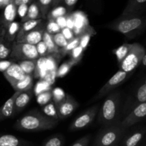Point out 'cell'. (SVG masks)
I'll return each mask as SVG.
<instances>
[{
  "mask_svg": "<svg viewBox=\"0 0 146 146\" xmlns=\"http://www.w3.org/2000/svg\"><path fill=\"white\" fill-rule=\"evenodd\" d=\"M58 123V120L51 118L37 110H33L18 119L14 123V128L18 131L34 133L52 129Z\"/></svg>",
  "mask_w": 146,
  "mask_h": 146,
  "instance_id": "obj_1",
  "label": "cell"
},
{
  "mask_svg": "<svg viewBox=\"0 0 146 146\" xmlns=\"http://www.w3.org/2000/svg\"><path fill=\"white\" fill-rule=\"evenodd\" d=\"M145 27L146 17L143 14L119 17L106 25V28L121 33L128 40H133L142 34Z\"/></svg>",
  "mask_w": 146,
  "mask_h": 146,
  "instance_id": "obj_2",
  "label": "cell"
},
{
  "mask_svg": "<svg viewBox=\"0 0 146 146\" xmlns=\"http://www.w3.org/2000/svg\"><path fill=\"white\" fill-rule=\"evenodd\" d=\"M121 97L119 91H114L108 94L98 110V123L99 124L104 127L118 124Z\"/></svg>",
  "mask_w": 146,
  "mask_h": 146,
  "instance_id": "obj_3",
  "label": "cell"
},
{
  "mask_svg": "<svg viewBox=\"0 0 146 146\" xmlns=\"http://www.w3.org/2000/svg\"><path fill=\"white\" fill-rule=\"evenodd\" d=\"M126 129L119 124L104 126L96 136L93 146H115L119 144Z\"/></svg>",
  "mask_w": 146,
  "mask_h": 146,
  "instance_id": "obj_4",
  "label": "cell"
},
{
  "mask_svg": "<svg viewBox=\"0 0 146 146\" xmlns=\"http://www.w3.org/2000/svg\"><path fill=\"white\" fill-rule=\"evenodd\" d=\"M145 54V49L142 44L133 43L127 55L118 64L119 70L125 72H133L141 64V60Z\"/></svg>",
  "mask_w": 146,
  "mask_h": 146,
  "instance_id": "obj_5",
  "label": "cell"
},
{
  "mask_svg": "<svg viewBox=\"0 0 146 146\" xmlns=\"http://www.w3.org/2000/svg\"><path fill=\"white\" fill-rule=\"evenodd\" d=\"M132 74V72H125L121 71V70H118V72H115V74L112 77L108 80V81L101 87L99 90V91L97 92V94L89 100L88 104L89 103L94 102L96 100H99V99L102 98L106 94H109L110 92H112V90H115V88L122 84Z\"/></svg>",
  "mask_w": 146,
  "mask_h": 146,
  "instance_id": "obj_6",
  "label": "cell"
},
{
  "mask_svg": "<svg viewBox=\"0 0 146 146\" xmlns=\"http://www.w3.org/2000/svg\"><path fill=\"white\" fill-rule=\"evenodd\" d=\"M11 59L19 61L26 60H38L39 58L36 45L14 42L9 57Z\"/></svg>",
  "mask_w": 146,
  "mask_h": 146,
  "instance_id": "obj_7",
  "label": "cell"
},
{
  "mask_svg": "<svg viewBox=\"0 0 146 146\" xmlns=\"http://www.w3.org/2000/svg\"><path fill=\"white\" fill-rule=\"evenodd\" d=\"M98 105H94L83 112L71 122L68 130L71 132L78 131L89 126L98 114Z\"/></svg>",
  "mask_w": 146,
  "mask_h": 146,
  "instance_id": "obj_8",
  "label": "cell"
},
{
  "mask_svg": "<svg viewBox=\"0 0 146 146\" xmlns=\"http://www.w3.org/2000/svg\"><path fill=\"white\" fill-rule=\"evenodd\" d=\"M78 102L70 94H66L65 97L55 104L58 119L64 120L66 117H69L76 110L78 107Z\"/></svg>",
  "mask_w": 146,
  "mask_h": 146,
  "instance_id": "obj_9",
  "label": "cell"
},
{
  "mask_svg": "<svg viewBox=\"0 0 146 146\" xmlns=\"http://www.w3.org/2000/svg\"><path fill=\"white\" fill-rule=\"evenodd\" d=\"M146 115V102H143L134 107L118 124L123 128L127 129L136 123L142 121Z\"/></svg>",
  "mask_w": 146,
  "mask_h": 146,
  "instance_id": "obj_10",
  "label": "cell"
},
{
  "mask_svg": "<svg viewBox=\"0 0 146 146\" xmlns=\"http://www.w3.org/2000/svg\"><path fill=\"white\" fill-rule=\"evenodd\" d=\"M45 31L46 24L43 21L42 23H41L39 25H38L36 27L33 29L32 30L27 32L24 35L20 37L19 38H17L15 40V42L36 45V44H37L39 42L42 40L43 34H44Z\"/></svg>",
  "mask_w": 146,
  "mask_h": 146,
  "instance_id": "obj_11",
  "label": "cell"
},
{
  "mask_svg": "<svg viewBox=\"0 0 146 146\" xmlns=\"http://www.w3.org/2000/svg\"><path fill=\"white\" fill-rule=\"evenodd\" d=\"M17 14V7L14 4V0H10L4 7V11L0 17V31L4 32L9 24L14 21Z\"/></svg>",
  "mask_w": 146,
  "mask_h": 146,
  "instance_id": "obj_12",
  "label": "cell"
},
{
  "mask_svg": "<svg viewBox=\"0 0 146 146\" xmlns=\"http://www.w3.org/2000/svg\"><path fill=\"white\" fill-rule=\"evenodd\" d=\"M145 127H142L133 130L127 135L123 136L121 140L120 146H138L143 140L145 135Z\"/></svg>",
  "mask_w": 146,
  "mask_h": 146,
  "instance_id": "obj_13",
  "label": "cell"
},
{
  "mask_svg": "<svg viewBox=\"0 0 146 146\" xmlns=\"http://www.w3.org/2000/svg\"><path fill=\"white\" fill-rule=\"evenodd\" d=\"M135 98L134 100H131V102L127 103L124 106V113L125 114H128L134 107H136L139 104L143 102H146V82L145 80H143L141 85L137 89L135 94Z\"/></svg>",
  "mask_w": 146,
  "mask_h": 146,
  "instance_id": "obj_14",
  "label": "cell"
},
{
  "mask_svg": "<svg viewBox=\"0 0 146 146\" xmlns=\"http://www.w3.org/2000/svg\"><path fill=\"white\" fill-rule=\"evenodd\" d=\"M146 0H128L126 7L120 17L144 14L146 8Z\"/></svg>",
  "mask_w": 146,
  "mask_h": 146,
  "instance_id": "obj_15",
  "label": "cell"
},
{
  "mask_svg": "<svg viewBox=\"0 0 146 146\" xmlns=\"http://www.w3.org/2000/svg\"><path fill=\"white\" fill-rule=\"evenodd\" d=\"M6 80L12 87L16 82L24 78L26 75L17 62L12 63L4 72H3Z\"/></svg>",
  "mask_w": 146,
  "mask_h": 146,
  "instance_id": "obj_16",
  "label": "cell"
},
{
  "mask_svg": "<svg viewBox=\"0 0 146 146\" xmlns=\"http://www.w3.org/2000/svg\"><path fill=\"white\" fill-rule=\"evenodd\" d=\"M31 142L11 134H0V146H34Z\"/></svg>",
  "mask_w": 146,
  "mask_h": 146,
  "instance_id": "obj_17",
  "label": "cell"
},
{
  "mask_svg": "<svg viewBox=\"0 0 146 146\" xmlns=\"http://www.w3.org/2000/svg\"><path fill=\"white\" fill-rule=\"evenodd\" d=\"M19 92H15L9 99L0 107V122L14 116V101Z\"/></svg>",
  "mask_w": 146,
  "mask_h": 146,
  "instance_id": "obj_18",
  "label": "cell"
},
{
  "mask_svg": "<svg viewBox=\"0 0 146 146\" xmlns=\"http://www.w3.org/2000/svg\"><path fill=\"white\" fill-rule=\"evenodd\" d=\"M33 96L31 90L19 93L14 101V115L22 111L26 106L29 103Z\"/></svg>",
  "mask_w": 146,
  "mask_h": 146,
  "instance_id": "obj_19",
  "label": "cell"
},
{
  "mask_svg": "<svg viewBox=\"0 0 146 146\" xmlns=\"http://www.w3.org/2000/svg\"><path fill=\"white\" fill-rule=\"evenodd\" d=\"M13 43L5 38L4 31H0V60H6L9 57Z\"/></svg>",
  "mask_w": 146,
  "mask_h": 146,
  "instance_id": "obj_20",
  "label": "cell"
},
{
  "mask_svg": "<svg viewBox=\"0 0 146 146\" xmlns=\"http://www.w3.org/2000/svg\"><path fill=\"white\" fill-rule=\"evenodd\" d=\"M33 87V76L26 74L24 78L20 80L17 82H16L12 86L13 89L15 92H22L28 91L31 90Z\"/></svg>",
  "mask_w": 146,
  "mask_h": 146,
  "instance_id": "obj_21",
  "label": "cell"
},
{
  "mask_svg": "<svg viewBox=\"0 0 146 146\" xmlns=\"http://www.w3.org/2000/svg\"><path fill=\"white\" fill-rule=\"evenodd\" d=\"M38 19H42V16H41V11H40L38 4L35 1H34L29 5L27 14L24 18L21 19V23L27 21V20Z\"/></svg>",
  "mask_w": 146,
  "mask_h": 146,
  "instance_id": "obj_22",
  "label": "cell"
},
{
  "mask_svg": "<svg viewBox=\"0 0 146 146\" xmlns=\"http://www.w3.org/2000/svg\"><path fill=\"white\" fill-rule=\"evenodd\" d=\"M44 21L43 19H31V20H27V21H24V22L21 23V27H20V29L19 31L18 34L17 36V38H19L24 34H26L28 31H31L33 29L36 27L37 26L39 25L41 23Z\"/></svg>",
  "mask_w": 146,
  "mask_h": 146,
  "instance_id": "obj_23",
  "label": "cell"
},
{
  "mask_svg": "<svg viewBox=\"0 0 146 146\" xmlns=\"http://www.w3.org/2000/svg\"><path fill=\"white\" fill-rule=\"evenodd\" d=\"M42 40L45 43L47 47L48 51V55H60L59 54V48L57 47L54 43L52 38V34H50L46 31H44L43 34Z\"/></svg>",
  "mask_w": 146,
  "mask_h": 146,
  "instance_id": "obj_24",
  "label": "cell"
},
{
  "mask_svg": "<svg viewBox=\"0 0 146 146\" xmlns=\"http://www.w3.org/2000/svg\"><path fill=\"white\" fill-rule=\"evenodd\" d=\"M21 27V23L18 21H12L8 25L4 31V37L8 41L11 42H15L17 36Z\"/></svg>",
  "mask_w": 146,
  "mask_h": 146,
  "instance_id": "obj_25",
  "label": "cell"
},
{
  "mask_svg": "<svg viewBox=\"0 0 146 146\" xmlns=\"http://www.w3.org/2000/svg\"><path fill=\"white\" fill-rule=\"evenodd\" d=\"M25 74L33 75L36 69L37 60H26L17 61Z\"/></svg>",
  "mask_w": 146,
  "mask_h": 146,
  "instance_id": "obj_26",
  "label": "cell"
},
{
  "mask_svg": "<svg viewBox=\"0 0 146 146\" xmlns=\"http://www.w3.org/2000/svg\"><path fill=\"white\" fill-rule=\"evenodd\" d=\"M94 33L96 34V31L88 25V27L80 34L79 46L82 47L84 50H86L88 47L91 37L94 35Z\"/></svg>",
  "mask_w": 146,
  "mask_h": 146,
  "instance_id": "obj_27",
  "label": "cell"
},
{
  "mask_svg": "<svg viewBox=\"0 0 146 146\" xmlns=\"http://www.w3.org/2000/svg\"><path fill=\"white\" fill-rule=\"evenodd\" d=\"M132 44H129V43H123L122 45L118 47V48H115L113 50V53L115 55L117 59V62L118 64H119L121 62L123 61L125 56L129 52L130 49H131Z\"/></svg>",
  "mask_w": 146,
  "mask_h": 146,
  "instance_id": "obj_28",
  "label": "cell"
},
{
  "mask_svg": "<svg viewBox=\"0 0 146 146\" xmlns=\"http://www.w3.org/2000/svg\"><path fill=\"white\" fill-rule=\"evenodd\" d=\"M78 62L76 61H74L72 60H68L67 61L64 62L63 64H61L59 67L58 68L56 71V77L61 78V77H64V76L66 75L70 70H71L74 66L76 65Z\"/></svg>",
  "mask_w": 146,
  "mask_h": 146,
  "instance_id": "obj_29",
  "label": "cell"
},
{
  "mask_svg": "<svg viewBox=\"0 0 146 146\" xmlns=\"http://www.w3.org/2000/svg\"><path fill=\"white\" fill-rule=\"evenodd\" d=\"M64 137L61 134H55L50 136L43 142L41 146H63Z\"/></svg>",
  "mask_w": 146,
  "mask_h": 146,
  "instance_id": "obj_30",
  "label": "cell"
},
{
  "mask_svg": "<svg viewBox=\"0 0 146 146\" xmlns=\"http://www.w3.org/2000/svg\"><path fill=\"white\" fill-rule=\"evenodd\" d=\"M79 40H80V35L75 36L74 38L71 40L68 41V44L65 46L63 48L59 49V54L60 56H64L68 54V53L71 51V50H74V48H76V47H78L79 45Z\"/></svg>",
  "mask_w": 146,
  "mask_h": 146,
  "instance_id": "obj_31",
  "label": "cell"
},
{
  "mask_svg": "<svg viewBox=\"0 0 146 146\" xmlns=\"http://www.w3.org/2000/svg\"><path fill=\"white\" fill-rule=\"evenodd\" d=\"M34 1L37 3L39 7L43 19H46L47 14L49 11L53 0H34Z\"/></svg>",
  "mask_w": 146,
  "mask_h": 146,
  "instance_id": "obj_32",
  "label": "cell"
},
{
  "mask_svg": "<svg viewBox=\"0 0 146 146\" xmlns=\"http://www.w3.org/2000/svg\"><path fill=\"white\" fill-rule=\"evenodd\" d=\"M67 14V9L64 7H56L51 10V11H48L47 14L46 18L48 19H54L58 18V17H64Z\"/></svg>",
  "mask_w": 146,
  "mask_h": 146,
  "instance_id": "obj_33",
  "label": "cell"
},
{
  "mask_svg": "<svg viewBox=\"0 0 146 146\" xmlns=\"http://www.w3.org/2000/svg\"><path fill=\"white\" fill-rule=\"evenodd\" d=\"M42 110L44 112V114H45L46 115L48 116V117H51L53 119L58 120L56 110L55 104H54V103L53 102L51 101L48 103H47L46 104H45L43 107Z\"/></svg>",
  "mask_w": 146,
  "mask_h": 146,
  "instance_id": "obj_34",
  "label": "cell"
},
{
  "mask_svg": "<svg viewBox=\"0 0 146 146\" xmlns=\"http://www.w3.org/2000/svg\"><path fill=\"white\" fill-rule=\"evenodd\" d=\"M84 51H85V50H84L82 47H80V46L78 45V47L74 48V50H71V51L68 53V55L70 56V60H74V61H76L78 63H79V62L81 61V59L84 57Z\"/></svg>",
  "mask_w": 146,
  "mask_h": 146,
  "instance_id": "obj_35",
  "label": "cell"
},
{
  "mask_svg": "<svg viewBox=\"0 0 146 146\" xmlns=\"http://www.w3.org/2000/svg\"><path fill=\"white\" fill-rule=\"evenodd\" d=\"M52 100V91L47 90L37 94V102L41 105H45Z\"/></svg>",
  "mask_w": 146,
  "mask_h": 146,
  "instance_id": "obj_36",
  "label": "cell"
},
{
  "mask_svg": "<svg viewBox=\"0 0 146 146\" xmlns=\"http://www.w3.org/2000/svg\"><path fill=\"white\" fill-rule=\"evenodd\" d=\"M52 38L56 45L59 49H61L65 47L68 42V40L64 37V35H63L61 31L56 33V34H52Z\"/></svg>",
  "mask_w": 146,
  "mask_h": 146,
  "instance_id": "obj_37",
  "label": "cell"
},
{
  "mask_svg": "<svg viewBox=\"0 0 146 146\" xmlns=\"http://www.w3.org/2000/svg\"><path fill=\"white\" fill-rule=\"evenodd\" d=\"M48 22L46 24V31L50 34H54L61 31V29L58 25L55 20L48 19Z\"/></svg>",
  "mask_w": 146,
  "mask_h": 146,
  "instance_id": "obj_38",
  "label": "cell"
},
{
  "mask_svg": "<svg viewBox=\"0 0 146 146\" xmlns=\"http://www.w3.org/2000/svg\"><path fill=\"white\" fill-rule=\"evenodd\" d=\"M66 94L60 88H55L52 91V99H53V102L54 104H57L59 102H61L63 99L65 97Z\"/></svg>",
  "mask_w": 146,
  "mask_h": 146,
  "instance_id": "obj_39",
  "label": "cell"
},
{
  "mask_svg": "<svg viewBox=\"0 0 146 146\" xmlns=\"http://www.w3.org/2000/svg\"><path fill=\"white\" fill-rule=\"evenodd\" d=\"M36 51L39 58H41V57H45L46 56H48L47 47L43 40H41L38 44H36Z\"/></svg>",
  "mask_w": 146,
  "mask_h": 146,
  "instance_id": "obj_40",
  "label": "cell"
},
{
  "mask_svg": "<svg viewBox=\"0 0 146 146\" xmlns=\"http://www.w3.org/2000/svg\"><path fill=\"white\" fill-rule=\"evenodd\" d=\"M91 135H86L84 136V137L77 140L71 146H88L90 141H91Z\"/></svg>",
  "mask_w": 146,
  "mask_h": 146,
  "instance_id": "obj_41",
  "label": "cell"
},
{
  "mask_svg": "<svg viewBox=\"0 0 146 146\" xmlns=\"http://www.w3.org/2000/svg\"><path fill=\"white\" fill-rule=\"evenodd\" d=\"M17 62L16 60H13V59L10 58L9 60H0V72H4L9 67L12 63Z\"/></svg>",
  "mask_w": 146,
  "mask_h": 146,
  "instance_id": "obj_42",
  "label": "cell"
},
{
  "mask_svg": "<svg viewBox=\"0 0 146 146\" xmlns=\"http://www.w3.org/2000/svg\"><path fill=\"white\" fill-rule=\"evenodd\" d=\"M61 32L62 33L64 37H65L68 41H70V40H71L74 37H75L73 29H71L70 28H68V27H66L61 29Z\"/></svg>",
  "mask_w": 146,
  "mask_h": 146,
  "instance_id": "obj_43",
  "label": "cell"
},
{
  "mask_svg": "<svg viewBox=\"0 0 146 146\" xmlns=\"http://www.w3.org/2000/svg\"><path fill=\"white\" fill-rule=\"evenodd\" d=\"M28 7V4H21V5L18 6V7H17V14H18L19 17L21 18V19L24 18L26 16V14H27Z\"/></svg>",
  "mask_w": 146,
  "mask_h": 146,
  "instance_id": "obj_44",
  "label": "cell"
},
{
  "mask_svg": "<svg viewBox=\"0 0 146 146\" xmlns=\"http://www.w3.org/2000/svg\"><path fill=\"white\" fill-rule=\"evenodd\" d=\"M55 21H56V22L58 24V25L59 26L60 28L61 29L66 27V17L65 16H64V17H58V18L56 19Z\"/></svg>",
  "mask_w": 146,
  "mask_h": 146,
  "instance_id": "obj_45",
  "label": "cell"
},
{
  "mask_svg": "<svg viewBox=\"0 0 146 146\" xmlns=\"http://www.w3.org/2000/svg\"><path fill=\"white\" fill-rule=\"evenodd\" d=\"M78 0H63L62 3L66 6V9H71L74 7Z\"/></svg>",
  "mask_w": 146,
  "mask_h": 146,
  "instance_id": "obj_46",
  "label": "cell"
},
{
  "mask_svg": "<svg viewBox=\"0 0 146 146\" xmlns=\"http://www.w3.org/2000/svg\"><path fill=\"white\" fill-rule=\"evenodd\" d=\"M34 1V0H14V4L17 7L18 6L21 5V4H28V5H29Z\"/></svg>",
  "mask_w": 146,
  "mask_h": 146,
  "instance_id": "obj_47",
  "label": "cell"
},
{
  "mask_svg": "<svg viewBox=\"0 0 146 146\" xmlns=\"http://www.w3.org/2000/svg\"><path fill=\"white\" fill-rule=\"evenodd\" d=\"M63 0H53L52 1V4H51V7H58L60 4L62 3Z\"/></svg>",
  "mask_w": 146,
  "mask_h": 146,
  "instance_id": "obj_48",
  "label": "cell"
},
{
  "mask_svg": "<svg viewBox=\"0 0 146 146\" xmlns=\"http://www.w3.org/2000/svg\"><path fill=\"white\" fill-rule=\"evenodd\" d=\"M10 0H0V8L3 7H5L9 2Z\"/></svg>",
  "mask_w": 146,
  "mask_h": 146,
  "instance_id": "obj_49",
  "label": "cell"
},
{
  "mask_svg": "<svg viewBox=\"0 0 146 146\" xmlns=\"http://www.w3.org/2000/svg\"><path fill=\"white\" fill-rule=\"evenodd\" d=\"M141 64H142L143 67H145V64H146V54H144L142 60H141Z\"/></svg>",
  "mask_w": 146,
  "mask_h": 146,
  "instance_id": "obj_50",
  "label": "cell"
},
{
  "mask_svg": "<svg viewBox=\"0 0 146 146\" xmlns=\"http://www.w3.org/2000/svg\"><path fill=\"white\" fill-rule=\"evenodd\" d=\"M115 146H120V145H119V144H118V145H115Z\"/></svg>",
  "mask_w": 146,
  "mask_h": 146,
  "instance_id": "obj_51",
  "label": "cell"
},
{
  "mask_svg": "<svg viewBox=\"0 0 146 146\" xmlns=\"http://www.w3.org/2000/svg\"><path fill=\"white\" fill-rule=\"evenodd\" d=\"M143 146H145V144H143Z\"/></svg>",
  "mask_w": 146,
  "mask_h": 146,
  "instance_id": "obj_52",
  "label": "cell"
}]
</instances>
